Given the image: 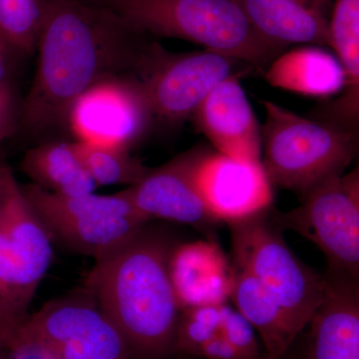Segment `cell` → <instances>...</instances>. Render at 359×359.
<instances>
[{"instance_id": "obj_8", "label": "cell", "mask_w": 359, "mask_h": 359, "mask_svg": "<svg viewBox=\"0 0 359 359\" xmlns=\"http://www.w3.org/2000/svg\"><path fill=\"white\" fill-rule=\"evenodd\" d=\"M282 230L313 243L327 257L328 269L359 280V169L323 180L301 196L289 212L271 210Z\"/></svg>"}, {"instance_id": "obj_33", "label": "cell", "mask_w": 359, "mask_h": 359, "mask_svg": "<svg viewBox=\"0 0 359 359\" xmlns=\"http://www.w3.org/2000/svg\"><path fill=\"white\" fill-rule=\"evenodd\" d=\"M85 4H92V6H103L107 0H80Z\"/></svg>"}, {"instance_id": "obj_7", "label": "cell", "mask_w": 359, "mask_h": 359, "mask_svg": "<svg viewBox=\"0 0 359 359\" xmlns=\"http://www.w3.org/2000/svg\"><path fill=\"white\" fill-rule=\"evenodd\" d=\"M52 238L11 169L0 201V323L20 327L53 257Z\"/></svg>"}, {"instance_id": "obj_23", "label": "cell", "mask_w": 359, "mask_h": 359, "mask_svg": "<svg viewBox=\"0 0 359 359\" xmlns=\"http://www.w3.org/2000/svg\"><path fill=\"white\" fill-rule=\"evenodd\" d=\"M46 0H0V33L22 55L36 51Z\"/></svg>"}, {"instance_id": "obj_13", "label": "cell", "mask_w": 359, "mask_h": 359, "mask_svg": "<svg viewBox=\"0 0 359 359\" xmlns=\"http://www.w3.org/2000/svg\"><path fill=\"white\" fill-rule=\"evenodd\" d=\"M196 182L208 211L219 223L242 221L273 207V186L262 163L211 151L201 161Z\"/></svg>"}, {"instance_id": "obj_19", "label": "cell", "mask_w": 359, "mask_h": 359, "mask_svg": "<svg viewBox=\"0 0 359 359\" xmlns=\"http://www.w3.org/2000/svg\"><path fill=\"white\" fill-rule=\"evenodd\" d=\"M330 47L346 74L341 95L325 109L323 121L358 132L359 0H332Z\"/></svg>"}, {"instance_id": "obj_12", "label": "cell", "mask_w": 359, "mask_h": 359, "mask_svg": "<svg viewBox=\"0 0 359 359\" xmlns=\"http://www.w3.org/2000/svg\"><path fill=\"white\" fill-rule=\"evenodd\" d=\"M210 152L205 146H197L151 169L138 184L126 188L135 207L149 221L167 219L201 230L219 223L208 211L196 182L201 161Z\"/></svg>"}, {"instance_id": "obj_18", "label": "cell", "mask_w": 359, "mask_h": 359, "mask_svg": "<svg viewBox=\"0 0 359 359\" xmlns=\"http://www.w3.org/2000/svg\"><path fill=\"white\" fill-rule=\"evenodd\" d=\"M320 45H304L276 56L264 71L275 88L314 98L341 93L346 74L334 54Z\"/></svg>"}, {"instance_id": "obj_27", "label": "cell", "mask_w": 359, "mask_h": 359, "mask_svg": "<svg viewBox=\"0 0 359 359\" xmlns=\"http://www.w3.org/2000/svg\"><path fill=\"white\" fill-rule=\"evenodd\" d=\"M20 116L11 83L0 84V144L15 131Z\"/></svg>"}, {"instance_id": "obj_10", "label": "cell", "mask_w": 359, "mask_h": 359, "mask_svg": "<svg viewBox=\"0 0 359 359\" xmlns=\"http://www.w3.org/2000/svg\"><path fill=\"white\" fill-rule=\"evenodd\" d=\"M18 327L58 359H136L87 287L48 302Z\"/></svg>"}, {"instance_id": "obj_21", "label": "cell", "mask_w": 359, "mask_h": 359, "mask_svg": "<svg viewBox=\"0 0 359 359\" xmlns=\"http://www.w3.org/2000/svg\"><path fill=\"white\" fill-rule=\"evenodd\" d=\"M21 169L32 184L61 196L94 193L96 185L89 176L77 142H46L28 150Z\"/></svg>"}, {"instance_id": "obj_25", "label": "cell", "mask_w": 359, "mask_h": 359, "mask_svg": "<svg viewBox=\"0 0 359 359\" xmlns=\"http://www.w3.org/2000/svg\"><path fill=\"white\" fill-rule=\"evenodd\" d=\"M221 335L250 359H266L257 332L237 309L228 302L222 304Z\"/></svg>"}, {"instance_id": "obj_2", "label": "cell", "mask_w": 359, "mask_h": 359, "mask_svg": "<svg viewBox=\"0 0 359 359\" xmlns=\"http://www.w3.org/2000/svg\"><path fill=\"white\" fill-rule=\"evenodd\" d=\"M171 238L147 226L96 259L87 289L119 330L136 359H167L175 353L181 309L168 273Z\"/></svg>"}, {"instance_id": "obj_36", "label": "cell", "mask_w": 359, "mask_h": 359, "mask_svg": "<svg viewBox=\"0 0 359 359\" xmlns=\"http://www.w3.org/2000/svg\"><path fill=\"white\" fill-rule=\"evenodd\" d=\"M0 39H4V35H2L1 33H0ZM6 41H7V40H6ZM7 42H8V41H7Z\"/></svg>"}, {"instance_id": "obj_6", "label": "cell", "mask_w": 359, "mask_h": 359, "mask_svg": "<svg viewBox=\"0 0 359 359\" xmlns=\"http://www.w3.org/2000/svg\"><path fill=\"white\" fill-rule=\"evenodd\" d=\"M21 189L53 242L95 261L126 244L149 222L126 189L112 195L94 192L74 197L48 192L34 184Z\"/></svg>"}, {"instance_id": "obj_28", "label": "cell", "mask_w": 359, "mask_h": 359, "mask_svg": "<svg viewBox=\"0 0 359 359\" xmlns=\"http://www.w3.org/2000/svg\"><path fill=\"white\" fill-rule=\"evenodd\" d=\"M196 356L205 359H250L231 346L221 334L201 347Z\"/></svg>"}, {"instance_id": "obj_24", "label": "cell", "mask_w": 359, "mask_h": 359, "mask_svg": "<svg viewBox=\"0 0 359 359\" xmlns=\"http://www.w3.org/2000/svg\"><path fill=\"white\" fill-rule=\"evenodd\" d=\"M221 325L222 304L184 309L177 325L175 353L196 356L201 347L221 334Z\"/></svg>"}, {"instance_id": "obj_34", "label": "cell", "mask_w": 359, "mask_h": 359, "mask_svg": "<svg viewBox=\"0 0 359 359\" xmlns=\"http://www.w3.org/2000/svg\"><path fill=\"white\" fill-rule=\"evenodd\" d=\"M8 332V328L4 327L2 323H0V346H1L2 342H4V339H6L7 332Z\"/></svg>"}, {"instance_id": "obj_29", "label": "cell", "mask_w": 359, "mask_h": 359, "mask_svg": "<svg viewBox=\"0 0 359 359\" xmlns=\"http://www.w3.org/2000/svg\"><path fill=\"white\" fill-rule=\"evenodd\" d=\"M18 54L6 39H0V84L11 83L14 55Z\"/></svg>"}, {"instance_id": "obj_14", "label": "cell", "mask_w": 359, "mask_h": 359, "mask_svg": "<svg viewBox=\"0 0 359 359\" xmlns=\"http://www.w3.org/2000/svg\"><path fill=\"white\" fill-rule=\"evenodd\" d=\"M242 76L233 75L217 85L191 117L217 153L261 163V126L241 84Z\"/></svg>"}, {"instance_id": "obj_22", "label": "cell", "mask_w": 359, "mask_h": 359, "mask_svg": "<svg viewBox=\"0 0 359 359\" xmlns=\"http://www.w3.org/2000/svg\"><path fill=\"white\" fill-rule=\"evenodd\" d=\"M76 142L87 172L96 187L135 186L151 170L130 154L128 149Z\"/></svg>"}, {"instance_id": "obj_1", "label": "cell", "mask_w": 359, "mask_h": 359, "mask_svg": "<svg viewBox=\"0 0 359 359\" xmlns=\"http://www.w3.org/2000/svg\"><path fill=\"white\" fill-rule=\"evenodd\" d=\"M158 43L107 7L46 0L21 127L41 136L67 125L73 104L86 90L116 75L140 76Z\"/></svg>"}, {"instance_id": "obj_3", "label": "cell", "mask_w": 359, "mask_h": 359, "mask_svg": "<svg viewBox=\"0 0 359 359\" xmlns=\"http://www.w3.org/2000/svg\"><path fill=\"white\" fill-rule=\"evenodd\" d=\"M102 7L149 36L200 44L263 74L283 52L257 34L238 0H107Z\"/></svg>"}, {"instance_id": "obj_31", "label": "cell", "mask_w": 359, "mask_h": 359, "mask_svg": "<svg viewBox=\"0 0 359 359\" xmlns=\"http://www.w3.org/2000/svg\"><path fill=\"white\" fill-rule=\"evenodd\" d=\"M320 11L327 15L328 11H332V0H311Z\"/></svg>"}, {"instance_id": "obj_26", "label": "cell", "mask_w": 359, "mask_h": 359, "mask_svg": "<svg viewBox=\"0 0 359 359\" xmlns=\"http://www.w3.org/2000/svg\"><path fill=\"white\" fill-rule=\"evenodd\" d=\"M1 347L6 359H58L48 347L18 327L7 332Z\"/></svg>"}, {"instance_id": "obj_32", "label": "cell", "mask_w": 359, "mask_h": 359, "mask_svg": "<svg viewBox=\"0 0 359 359\" xmlns=\"http://www.w3.org/2000/svg\"><path fill=\"white\" fill-rule=\"evenodd\" d=\"M8 169V167L0 165V201H1L2 191H4V179H6V172Z\"/></svg>"}, {"instance_id": "obj_17", "label": "cell", "mask_w": 359, "mask_h": 359, "mask_svg": "<svg viewBox=\"0 0 359 359\" xmlns=\"http://www.w3.org/2000/svg\"><path fill=\"white\" fill-rule=\"evenodd\" d=\"M257 34L280 50L292 44L330 47L327 15L311 0H238Z\"/></svg>"}, {"instance_id": "obj_16", "label": "cell", "mask_w": 359, "mask_h": 359, "mask_svg": "<svg viewBox=\"0 0 359 359\" xmlns=\"http://www.w3.org/2000/svg\"><path fill=\"white\" fill-rule=\"evenodd\" d=\"M168 273L180 309L219 306L231 299L235 268L216 243L195 241L175 245Z\"/></svg>"}, {"instance_id": "obj_4", "label": "cell", "mask_w": 359, "mask_h": 359, "mask_svg": "<svg viewBox=\"0 0 359 359\" xmlns=\"http://www.w3.org/2000/svg\"><path fill=\"white\" fill-rule=\"evenodd\" d=\"M262 166L271 186L304 195L323 180L344 174L358 153V132L302 117L263 101Z\"/></svg>"}, {"instance_id": "obj_11", "label": "cell", "mask_w": 359, "mask_h": 359, "mask_svg": "<svg viewBox=\"0 0 359 359\" xmlns=\"http://www.w3.org/2000/svg\"><path fill=\"white\" fill-rule=\"evenodd\" d=\"M152 122L140 80L123 74L106 78L86 90L73 104L67 125L78 142L130 150Z\"/></svg>"}, {"instance_id": "obj_9", "label": "cell", "mask_w": 359, "mask_h": 359, "mask_svg": "<svg viewBox=\"0 0 359 359\" xmlns=\"http://www.w3.org/2000/svg\"><path fill=\"white\" fill-rule=\"evenodd\" d=\"M252 70L242 61L212 50L172 53L159 43L139 77L153 122L178 126L217 85Z\"/></svg>"}, {"instance_id": "obj_20", "label": "cell", "mask_w": 359, "mask_h": 359, "mask_svg": "<svg viewBox=\"0 0 359 359\" xmlns=\"http://www.w3.org/2000/svg\"><path fill=\"white\" fill-rule=\"evenodd\" d=\"M230 299L259 335L264 358L282 359L299 339L273 295L247 271L235 269Z\"/></svg>"}, {"instance_id": "obj_35", "label": "cell", "mask_w": 359, "mask_h": 359, "mask_svg": "<svg viewBox=\"0 0 359 359\" xmlns=\"http://www.w3.org/2000/svg\"><path fill=\"white\" fill-rule=\"evenodd\" d=\"M0 359H6V354H4V349H2L1 346H0Z\"/></svg>"}, {"instance_id": "obj_30", "label": "cell", "mask_w": 359, "mask_h": 359, "mask_svg": "<svg viewBox=\"0 0 359 359\" xmlns=\"http://www.w3.org/2000/svg\"><path fill=\"white\" fill-rule=\"evenodd\" d=\"M282 359H306V348H299V339L295 340L290 351L285 354Z\"/></svg>"}, {"instance_id": "obj_15", "label": "cell", "mask_w": 359, "mask_h": 359, "mask_svg": "<svg viewBox=\"0 0 359 359\" xmlns=\"http://www.w3.org/2000/svg\"><path fill=\"white\" fill-rule=\"evenodd\" d=\"M323 299L309 321L306 359H359V280L327 269Z\"/></svg>"}, {"instance_id": "obj_5", "label": "cell", "mask_w": 359, "mask_h": 359, "mask_svg": "<svg viewBox=\"0 0 359 359\" xmlns=\"http://www.w3.org/2000/svg\"><path fill=\"white\" fill-rule=\"evenodd\" d=\"M271 210L228 224L233 268L250 273L269 290L299 337L320 306L325 280L290 250Z\"/></svg>"}]
</instances>
